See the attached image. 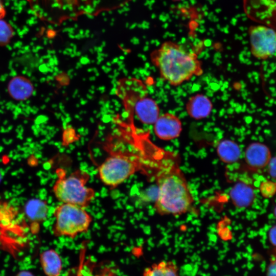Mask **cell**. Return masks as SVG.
Returning <instances> with one entry per match:
<instances>
[{"label": "cell", "mask_w": 276, "mask_h": 276, "mask_svg": "<svg viewBox=\"0 0 276 276\" xmlns=\"http://www.w3.org/2000/svg\"><path fill=\"white\" fill-rule=\"evenodd\" d=\"M156 175L157 195L154 207L161 215H180L190 208L193 199L186 179L177 164L164 160Z\"/></svg>", "instance_id": "6da1fadb"}, {"label": "cell", "mask_w": 276, "mask_h": 276, "mask_svg": "<svg viewBox=\"0 0 276 276\" xmlns=\"http://www.w3.org/2000/svg\"><path fill=\"white\" fill-rule=\"evenodd\" d=\"M151 60L161 77L172 86L179 85L203 73L197 55L172 41H164L151 53Z\"/></svg>", "instance_id": "7a4b0ae2"}, {"label": "cell", "mask_w": 276, "mask_h": 276, "mask_svg": "<svg viewBox=\"0 0 276 276\" xmlns=\"http://www.w3.org/2000/svg\"><path fill=\"white\" fill-rule=\"evenodd\" d=\"M105 148L108 156L98 167V174L110 189H115L136 172L146 171L145 163L140 155L128 150L114 149L109 142Z\"/></svg>", "instance_id": "3957f363"}, {"label": "cell", "mask_w": 276, "mask_h": 276, "mask_svg": "<svg viewBox=\"0 0 276 276\" xmlns=\"http://www.w3.org/2000/svg\"><path fill=\"white\" fill-rule=\"evenodd\" d=\"M57 174L58 178L53 187L56 198L62 203L88 206L95 196L94 190L86 186L90 178L88 173L77 169L68 175L65 170L59 168Z\"/></svg>", "instance_id": "277c9868"}, {"label": "cell", "mask_w": 276, "mask_h": 276, "mask_svg": "<svg viewBox=\"0 0 276 276\" xmlns=\"http://www.w3.org/2000/svg\"><path fill=\"white\" fill-rule=\"evenodd\" d=\"M55 222L53 233L56 237L75 238L79 234L87 233L93 218L85 208L71 203H62L54 210Z\"/></svg>", "instance_id": "5b68a950"}, {"label": "cell", "mask_w": 276, "mask_h": 276, "mask_svg": "<svg viewBox=\"0 0 276 276\" xmlns=\"http://www.w3.org/2000/svg\"><path fill=\"white\" fill-rule=\"evenodd\" d=\"M248 34L252 55L266 59L276 52V31L265 25L251 26Z\"/></svg>", "instance_id": "8992f818"}, {"label": "cell", "mask_w": 276, "mask_h": 276, "mask_svg": "<svg viewBox=\"0 0 276 276\" xmlns=\"http://www.w3.org/2000/svg\"><path fill=\"white\" fill-rule=\"evenodd\" d=\"M244 6L251 19L276 31V0H244Z\"/></svg>", "instance_id": "52a82bcc"}, {"label": "cell", "mask_w": 276, "mask_h": 276, "mask_svg": "<svg viewBox=\"0 0 276 276\" xmlns=\"http://www.w3.org/2000/svg\"><path fill=\"white\" fill-rule=\"evenodd\" d=\"M182 129L179 118L170 112L160 115L153 124L156 136L164 141H170L178 137Z\"/></svg>", "instance_id": "ba28073f"}, {"label": "cell", "mask_w": 276, "mask_h": 276, "mask_svg": "<svg viewBox=\"0 0 276 276\" xmlns=\"http://www.w3.org/2000/svg\"><path fill=\"white\" fill-rule=\"evenodd\" d=\"M131 106L140 121L143 124H154L160 116L158 104L153 99L147 97V95L136 98Z\"/></svg>", "instance_id": "9c48e42d"}, {"label": "cell", "mask_w": 276, "mask_h": 276, "mask_svg": "<svg viewBox=\"0 0 276 276\" xmlns=\"http://www.w3.org/2000/svg\"><path fill=\"white\" fill-rule=\"evenodd\" d=\"M271 159V153L265 145L255 142L249 144L245 152V159L248 167L258 170L266 167Z\"/></svg>", "instance_id": "30bf717a"}, {"label": "cell", "mask_w": 276, "mask_h": 276, "mask_svg": "<svg viewBox=\"0 0 276 276\" xmlns=\"http://www.w3.org/2000/svg\"><path fill=\"white\" fill-rule=\"evenodd\" d=\"M213 107L210 98L202 94H197L191 97L186 105L188 114L196 120L203 119L209 116Z\"/></svg>", "instance_id": "8fae6325"}, {"label": "cell", "mask_w": 276, "mask_h": 276, "mask_svg": "<svg viewBox=\"0 0 276 276\" xmlns=\"http://www.w3.org/2000/svg\"><path fill=\"white\" fill-rule=\"evenodd\" d=\"M34 89L33 84L30 79L23 75H17L12 78L7 86L9 95L17 101L29 99L32 96Z\"/></svg>", "instance_id": "7c38bea8"}, {"label": "cell", "mask_w": 276, "mask_h": 276, "mask_svg": "<svg viewBox=\"0 0 276 276\" xmlns=\"http://www.w3.org/2000/svg\"><path fill=\"white\" fill-rule=\"evenodd\" d=\"M229 196L234 205L238 208L250 206L255 198L252 186L242 181L234 185L230 190Z\"/></svg>", "instance_id": "4fadbf2b"}, {"label": "cell", "mask_w": 276, "mask_h": 276, "mask_svg": "<svg viewBox=\"0 0 276 276\" xmlns=\"http://www.w3.org/2000/svg\"><path fill=\"white\" fill-rule=\"evenodd\" d=\"M41 267L47 276H59L62 263L58 253L53 249L43 251L40 255Z\"/></svg>", "instance_id": "5bb4252c"}, {"label": "cell", "mask_w": 276, "mask_h": 276, "mask_svg": "<svg viewBox=\"0 0 276 276\" xmlns=\"http://www.w3.org/2000/svg\"><path fill=\"white\" fill-rule=\"evenodd\" d=\"M48 206L46 201L33 199L26 203L25 213L29 220L38 225L47 218Z\"/></svg>", "instance_id": "9a60e30c"}, {"label": "cell", "mask_w": 276, "mask_h": 276, "mask_svg": "<svg viewBox=\"0 0 276 276\" xmlns=\"http://www.w3.org/2000/svg\"><path fill=\"white\" fill-rule=\"evenodd\" d=\"M217 153L223 162L233 164L240 158L241 150L237 143L229 139H225L218 144Z\"/></svg>", "instance_id": "2e32d148"}, {"label": "cell", "mask_w": 276, "mask_h": 276, "mask_svg": "<svg viewBox=\"0 0 276 276\" xmlns=\"http://www.w3.org/2000/svg\"><path fill=\"white\" fill-rule=\"evenodd\" d=\"M143 276H179L178 268L172 261H162L145 268Z\"/></svg>", "instance_id": "e0dca14e"}, {"label": "cell", "mask_w": 276, "mask_h": 276, "mask_svg": "<svg viewBox=\"0 0 276 276\" xmlns=\"http://www.w3.org/2000/svg\"><path fill=\"white\" fill-rule=\"evenodd\" d=\"M90 266L83 264L81 262L80 266L77 267L69 276H119L116 272L109 267L100 268L95 272Z\"/></svg>", "instance_id": "ac0fdd59"}, {"label": "cell", "mask_w": 276, "mask_h": 276, "mask_svg": "<svg viewBox=\"0 0 276 276\" xmlns=\"http://www.w3.org/2000/svg\"><path fill=\"white\" fill-rule=\"evenodd\" d=\"M13 34V29L11 25L3 19H0V46L8 44Z\"/></svg>", "instance_id": "d6986e66"}, {"label": "cell", "mask_w": 276, "mask_h": 276, "mask_svg": "<svg viewBox=\"0 0 276 276\" xmlns=\"http://www.w3.org/2000/svg\"><path fill=\"white\" fill-rule=\"evenodd\" d=\"M260 191L264 197H272L276 193V182L270 180L263 181L260 186Z\"/></svg>", "instance_id": "ffe728a7"}, {"label": "cell", "mask_w": 276, "mask_h": 276, "mask_svg": "<svg viewBox=\"0 0 276 276\" xmlns=\"http://www.w3.org/2000/svg\"><path fill=\"white\" fill-rule=\"evenodd\" d=\"M62 142L63 146H67L79 139L78 134L72 127H67L62 133Z\"/></svg>", "instance_id": "44dd1931"}, {"label": "cell", "mask_w": 276, "mask_h": 276, "mask_svg": "<svg viewBox=\"0 0 276 276\" xmlns=\"http://www.w3.org/2000/svg\"><path fill=\"white\" fill-rule=\"evenodd\" d=\"M268 165L270 176L273 179L276 180V156L270 159Z\"/></svg>", "instance_id": "7402d4cb"}, {"label": "cell", "mask_w": 276, "mask_h": 276, "mask_svg": "<svg viewBox=\"0 0 276 276\" xmlns=\"http://www.w3.org/2000/svg\"><path fill=\"white\" fill-rule=\"evenodd\" d=\"M266 276H276V255L267 267Z\"/></svg>", "instance_id": "603a6c76"}, {"label": "cell", "mask_w": 276, "mask_h": 276, "mask_svg": "<svg viewBox=\"0 0 276 276\" xmlns=\"http://www.w3.org/2000/svg\"><path fill=\"white\" fill-rule=\"evenodd\" d=\"M268 237L271 244L276 247V225L272 226L270 229Z\"/></svg>", "instance_id": "cb8c5ba5"}, {"label": "cell", "mask_w": 276, "mask_h": 276, "mask_svg": "<svg viewBox=\"0 0 276 276\" xmlns=\"http://www.w3.org/2000/svg\"><path fill=\"white\" fill-rule=\"evenodd\" d=\"M6 11L3 3L2 0H0V19H3L6 15Z\"/></svg>", "instance_id": "d4e9b609"}, {"label": "cell", "mask_w": 276, "mask_h": 276, "mask_svg": "<svg viewBox=\"0 0 276 276\" xmlns=\"http://www.w3.org/2000/svg\"><path fill=\"white\" fill-rule=\"evenodd\" d=\"M16 276H34L31 272L28 271H21L18 272Z\"/></svg>", "instance_id": "484cf974"}, {"label": "cell", "mask_w": 276, "mask_h": 276, "mask_svg": "<svg viewBox=\"0 0 276 276\" xmlns=\"http://www.w3.org/2000/svg\"><path fill=\"white\" fill-rule=\"evenodd\" d=\"M274 215L276 218V206L275 207L274 210Z\"/></svg>", "instance_id": "4316f807"}, {"label": "cell", "mask_w": 276, "mask_h": 276, "mask_svg": "<svg viewBox=\"0 0 276 276\" xmlns=\"http://www.w3.org/2000/svg\"><path fill=\"white\" fill-rule=\"evenodd\" d=\"M1 173H0V181H1Z\"/></svg>", "instance_id": "83f0119b"}, {"label": "cell", "mask_w": 276, "mask_h": 276, "mask_svg": "<svg viewBox=\"0 0 276 276\" xmlns=\"http://www.w3.org/2000/svg\"><path fill=\"white\" fill-rule=\"evenodd\" d=\"M175 1H178V0H175Z\"/></svg>", "instance_id": "f1b7e54d"}]
</instances>
